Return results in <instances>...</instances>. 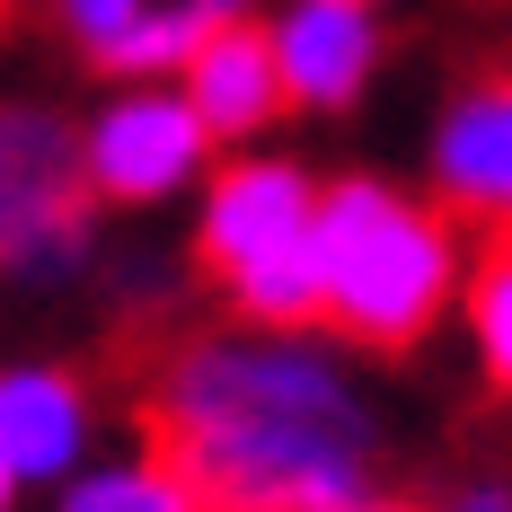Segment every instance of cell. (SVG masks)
<instances>
[{"label": "cell", "instance_id": "obj_1", "mask_svg": "<svg viewBox=\"0 0 512 512\" xmlns=\"http://www.w3.org/2000/svg\"><path fill=\"white\" fill-rule=\"evenodd\" d=\"M151 407L212 512H354L380 495V407L327 327L186 336Z\"/></svg>", "mask_w": 512, "mask_h": 512}, {"label": "cell", "instance_id": "obj_2", "mask_svg": "<svg viewBox=\"0 0 512 512\" xmlns=\"http://www.w3.org/2000/svg\"><path fill=\"white\" fill-rule=\"evenodd\" d=\"M468 221L442 195H407L389 177H327L318 195V265H327V336L354 354H415L442 318H460Z\"/></svg>", "mask_w": 512, "mask_h": 512}, {"label": "cell", "instance_id": "obj_3", "mask_svg": "<svg viewBox=\"0 0 512 512\" xmlns=\"http://www.w3.org/2000/svg\"><path fill=\"white\" fill-rule=\"evenodd\" d=\"M98 256V195L80 168V124L45 98H0V274L53 292Z\"/></svg>", "mask_w": 512, "mask_h": 512}, {"label": "cell", "instance_id": "obj_4", "mask_svg": "<svg viewBox=\"0 0 512 512\" xmlns=\"http://www.w3.org/2000/svg\"><path fill=\"white\" fill-rule=\"evenodd\" d=\"M80 168H89L98 212H159L177 195H204L221 142L177 80H115L80 115Z\"/></svg>", "mask_w": 512, "mask_h": 512}, {"label": "cell", "instance_id": "obj_5", "mask_svg": "<svg viewBox=\"0 0 512 512\" xmlns=\"http://www.w3.org/2000/svg\"><path fill=\"white\" fill-rule=\"evenodd\" d=\"M318 195H327V177H309L292 151H265V142L230 151L204 177V195H195V265L221 283V274H239L256 256L309 239L318 230Z\"/></svg>", "mask_w": 512, "mask_h": 512}, {"label": "cell", "instance_id": "obj_6", "mask_svg": "<svg viewBox=\"0 0 512 512\" xmlns=\"http://www.w3.org/2000/svg\"><path fill=\"white\" fill-rule=\"evenodd\" d=\"M265 36L283 62L292 115H354L389 62L380 0H265Z\"/></svg>", "mask_w": 512, "mask_h": 512}, {"label": "cell", "instance_id": "obj_7", "mask_svg": "<svg viewBox=\"0 0 512 512\" xmlns=\"http://www.w3.org/2000/svg\"><path fill=\"white\" fill-rule=\"evenodd\" d=\"M424 195H442L468 230H512V71L442 98L424 133Z\"/></svg>", "mask_w": 512, "mask_h": 512}, {"label": "cell", "instance_id": "obj_8", "mask_svg": "<svg viewBox=\"0 0 512 512\" xmlns=\"http://www.w3.org/2000/svg\"><path fill=\"white\" fill-rule=\"evenodd\" d=\"M0 460L27 495L80 477L98 460V389L71 362H0Z\"/></svg>", "mask_w": 512, "mask_h": 512}, {"label": "cell", "instance_id": "obj_9", "mask_svg": "<svg viewBox=\"0 0 512 512\" xmlns=\"http://www.w3.org/2000/svg\"><path fill=\"white\" fill-rule=\"evenodd\" d=\"M195 115L212 124V142L221 151H256L283 115H292V89H283V62H274V36H265V18H239V27H212L204 53L186 62V80H177Z\"/></svg>", "mask_w": 512, "mask_h": 512}, {"label": "cell", "instance_id": "obj_10", "mask_svg": "<svg viewBox=\"0 0 512 512\" xmlns=\"http://www.w3.org/2000/svg\"><path fill=\"white\" fill-rule=\"evenodd\" d=\"M45 512H212V504L168 442H133V451H98L80 477H62Z\"/></svg>", "mask_w": 512, "mask_h": 512}, {"label": "cell", "instance_id": "obj_11", "mask_svg": "<svg viewBox=\"0 0 512 512\" xmlns=\"http://www.w3.org/2000/svg\"><path fill=\"white\" fill-rule=\"evenodd\" d=\"M221 309L239 327H274V336H301V327H327V265H318V230L292 239V248L256 256L239 274H221Z\"/></svg>", "mask_w": 512, "mask_h": 512}, {"label": "cell", "instance_id": "obj_12", "mask_svg": "<svg viewBox=\"0 0 512 512\" xmlns=\"http://www.w3.org/2000/svg\"><path fill=\"white\" fill-rule=\"evenodd\" d=\"M460 336L477 380L512 398V230H495L486 248L468 256V283H460Z\"/></svg>", "mask_w": 512, "mask_h": 512}, {"label": "cell", "instance_id": "obj_13", "mask_svg": "<svg viewBox=\"0 0 512 512\" xmlns=\"http://www.w3.org/2000/svg\"><path fill=\"white\" fill-rule=\"evenodd\" d=\"M204 36H212V18L195 9V0H151L124 36L106 53H89L106 80H186V62L204 53Z\"/></svg>", "mask_w": 512, "mask_h": 512}, {"label": "cell", "instance_id": "obj_14", "mask_svg": "<svg viewBox=\"0 0 512 512\" xmlns=\"http://www.w3.org/2000/svg\"><path fill=\"white\" fill-rule=\"evenodd\" d=\"M142 9H151V0H45V18H53L80 53H106L133 18H142Z\"/></svg>", "mask_w": 512, "mask_h": 512}, {"label": "cell", "instance_id": "obj_15", "mask_svg": "<svg viewBox=\"0 0 512 512\" xmlns=\"http://www.w3.org/2000/svg\"><path fill=\"white\" fill-rule=\"evenodd\" d=\"M442 512H512V477H460L442 495Z\"/></svg>", "mask_w": 512, "mask_h": 512}, {"label": "cell", "instance_id": "obj_16", "mask_svg": "<svg viewBox=\"0 0 512 512\" xmlns=\"http://www.w3.org/2000/svg\"><path fill=\"white\" fill-rule=\"evenodd\" d=\"M212 27H239V18H265V0H195Z\"/></svg>", "mask_w": 512, "mask_h": 512}, {"label": "cell", "instance_id": "obj_17", "mask_svg": "<svg viewBox=\"0 0 512 512\" xmlns=\"http://www.w3.org/2000/svg\"><path fill=\"white\" fill-rule=\"evenodd\" d=\"M354 512H442V504H415V495H371V504H354Z\"/></svg>", "mask_w": 512, "mask_h": 512}, {"label": "cell", "instance_id": "obj_18", "mask_svg": "<svg viewBox=\"0 0 512 512\" xmlns=\"http://www.w3.org/2000/svg\"><path fill=\"white\" fill-rule=\"evenodd\" d=\"M18 495H27V486H18V468L0 460V512H18Z\"/></svg>", "mask_w": 512, "mask_h": 512}]
</instances>
